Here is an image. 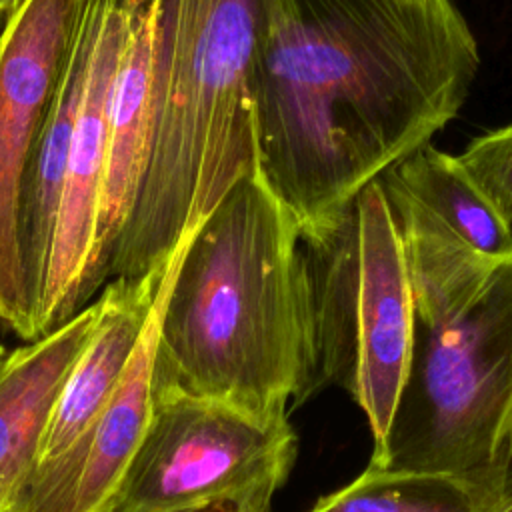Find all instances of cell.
<instances>
[{"label": "cell", "instance_id": "cell-1", "mask_svg": "<svg viewBox=\"0 0 512 512\" xmlns=\"http://www.w3.org/2000/svg\"><path fill=\"white\" fill-rule=\"evenodd\" d=\"M478 42L452 0H258V176L300 228L344 208L464 106Z\"/></svg>", "mask_w": 512, "mask_h": 512}, {"label": "cell", "instance_id": "cell-2", "mask_svg": "<svg viewBox=\"0 0 512 512\" xmlns=\"http://www.w3.org/2000/svg\"><path fill=\"white\" fill-rule=\"evenodd\" d=\"M154 384L262 418L320 388L300 224L258 174L238 180L170 260Z\"/></svg>", "mask_w": 512, "mask_h": 512}, {"label": "cell", "instance_id": "cell-3", "mask_svg": "<svg viewBox=\"0 0 512 512\" xmlns=\"http://www.w3.org/2000/svg\"><path fill=\"white\" fill-rule=\"evenodd\" d=\"M394 224L412 292V342L368 466L454 476L484 508L512 462V256L488 258Z\"/></svg>", "mask_w": 512, "mask_h": 512}, {"label": "cell", "instance_id": "cell-4", "mask_svg": "<svg viewBox=\"0 0 512 512\" xmlns=\"http://www.w3.org/2000/svg\"><path fill=\"white\" fill-rule=\"evenodd\" d=\"M258 0H162L154 116L108 282L164 270L222 196L258 174Z\"/></svg>", "mask_w": 512, "mask_h": 512}, {"label": "cell", "instance_id": "cell-5", "mask_svg": "<svg viewBox=\"0 0 512 512\" xmlns=\"http://www.w3.org/2000/svg\"><path fill=\"white\" fill-rule=\"evenodd\" d=\"M318 384L350 394L374 444L388 428L412 342V292L378 180L330 218L300 228Z\"/></svg>", "mask_w": 512, "mask_h": 512}, {"label": "cell", "instance_id": "cell-6", "mask_svg": "<svg viewBox=\"0 0 512 512\" xmlns=\"http://www.w3.org/2000/svg\"><path fill=\"white\" fill-rule=\"evenodd\" d=\"M296 456L286 416L154 384L146 430L100 512H272Z\"/></svg>", "mask_w": 512, "mask_h": 512}, {"label": "cell", "instance_id": "cell-7", "mask_svg": "<svg viewBox=\"0 0 512 512\" xmlns=\"http://www.w3.org/2000/svg\"><path fill=\"white\" fill-rule=\"evenodd\" d=\"M88 0H24L0 32V324L34 342L20 224L32 158Z\"/></svg>", "mask_w": 512, "mask_h": 512}, {"label": "cell", "instance_id": "cell-8", "mask_svg": "<svg viewBox=\"0 0 512 512\" xmlns=\"http://www.w3.org/2000/svg\"><path fill=\"white\" fill-rule=\"evenodd\" d=\"M82 32L86 42L84 78L40 304V338L70 322L106 286L98 266L96 230L112 84L126 32V0H88Z\"/></svg>", "mask_w": 512, "mask_h": 512}, {"label": "cell", "instance_id": "cell-9", "mask_svg": "<svg viewBox=\"0 0 512 512\" xmlns=\"http://www.w3.org/2000/svg\"><path fill=\"white\" fill-rule=\"evenodd\" d=\"M166 272L120 388L64 452L38 464L8 494V512H100L112 496L152 412L154 350Z\"/></svg>", "mask_w": 512, "mask_h": 512}, {"label": "cell", "instance_id": "cell-10", "mask_svg": "<svg viewBox=\"0 0 512 512\" xmlns=\"http://www.w3.org/2000/svg\"><path fill=\"white\" fill-rule=\"evenodd\" d=\"M162 0H126L124 44L112 84L106 168L98 210V266L108 268L142 176L156 92Z\"/></svg>", "mask_w": 512, "mask_h": 512}, {"label": "cell", "instance_id": "cell-11", "mask_svg": "<svg viewBox=\"0 0 512 512\" xmlns=\"http://www.w3.org/2000/svg\"><path fill=\"white\" fill-rule=\"evenodd\" d=\"M166 268L138 278H114L96 296L92 334L64 384L38 464L64 452L120 388L154 312Z\"/></svg>", "mask_w": 512, "mask_h": 512}, {"label": "cell", "instance_id": "cell-12", "mask_svg": "<svg viewBox=\"0 0 512 512\" xmlns=\"http://www.w3.org/2000/svg\"><path fill=\"white\" fill-rule=\"evenodd\" d=\"M96 300L48 336L8 352L0 366V496H8L38 464L64 384L82 354Z\"/></svg>", "mask_w": 512, "mask_h": 512}, {"label": "cell", "instance_id": "cell-13", "mask_svg": "<svg viewBox=\"0 0 512 512\" xmlns=\"http://www.w3.org/2000/svg\"><path fill=\"white\" fill-rule=\"evenodd\" d=\"M394 220L436 232L488 258L512 256V222L458 156L426 144L378 176Z\"/></svg>", "mask_w": 512, "mask_h": 512}, {"label": "cell", "instance_id": "cell-14", "mask_svg": "<svg viewBox=\"0 0 512 512\" xmlns=\"http://www.w3.org/2000/svg\"><path fill=\"white\" fill-rule=\"evenodd\" d=\"M474 492L454 476L368 466L310 512H480Z\"/></svg>", "mask_w": 512, "mask_h": 512}, {"label": "cell", "instance_id": "cell-15", "mask_svg": "<svg viewBox=\"0 0 512 512\" xmlns=\"http://www.w3.org/2000/svg\"><path fill=\"white\" fill-rule=\"evenodd\" d=\"M458 158L504 218L512 222V124L474 138Z\"/></svg>", "mask_w": 512, "mask_h": 512}, {"label": "cell", "instance_id": "cell-16", "mask_svg": "<svg viewBox=\"0 0 512 512\" xmlns=\"http://www.w3.org/2000/svg\"><path fill=\"white\" fill-rule=\"evenodd\" d=\"M480 512H512V462L498 492Z\"/></svg>", "mask_w": 512, "mask_h": 512}, {"label": "cell", "instance_id": "cell-17", "mask_svg": "<svg viewBox=\"0 0 512 512\" xmlns=\"http://www.w3.org/2000/svg\"><path fill=\"white\" fill-rule=\"evenodd\" d=\"M24 0H0V16H10Z\"/></svg>", "mask_w": 512, "mask_h": 512}, {"label": "cell", "instance_id": "cell-18", "mask_svg": "<svg viewBox=\"0 0 512 512\" xmlns=\"http://www.w3.org/2000/svg\"><path fill=\"white\" fill-rule=\"evenodd\" d=\"M0 512H8V496H0Z\"/></svg>", "mask_w": 512, "mask_h": 512}, {"label": "cell", "instance_id": "cell-19", "mask_svg": "<svg viewBox=\"0 0 512 512\" xmlns=\"http://www.w3.org/2000/svg\"><path fill=\"white\" fill-rule=\"evenodd\" d=\"M6 356H8V352H6V348L0 344V366L4 364V360H6Z\"/></svg>", "mask_w": 512, "mask_h": 512}]
</instances>
